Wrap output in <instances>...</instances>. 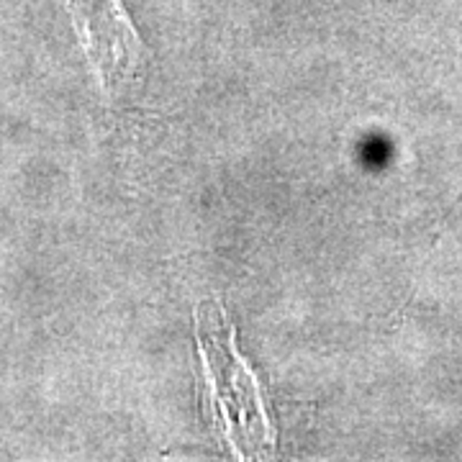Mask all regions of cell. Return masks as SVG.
Listing matches in <instances>:
<instances>
[{
    "mask_svg": "<svg viewBox=\"0 0 462 462\" xmlns=\"http://www.w3.org/2000/svg\"><path fill=\"white\" fill-rule=\"evenodd\" d=\"M85 57L108 98L126 93L152 57L124 0H62Z\"/></svg>",
    "mask_w": 462,
    "mask_h": 462,
    "instance_id": "obj_2",
    "label": "cell"
},
{
    "mask_svg": "<svg viewBox=\"0 0 462 462\" xmlns=\"http://www.w3.org/2000/svg\"><path fill=\"white\" fill-rule=\"evenodd\" d=\"M218 306L203 303L199 311V339L206 378L214 393L218 416L226 427L234 449H273L275 439L264 416L263 401L257 393V380L249 373L245 360L234 352V327L226 329V339L216 327Z\"/></svg>",
    "mask_w": 462,
    "mask_h": 462,
    "instance_id": "obj_1",
    "label": "cell"
}]
</instances>
